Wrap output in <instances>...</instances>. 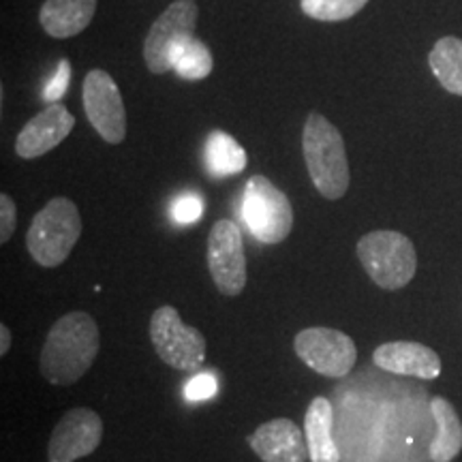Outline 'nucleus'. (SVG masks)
Instances as JSON below:
<instances>
[{
  "instance_id": "nucleus-1",
  "label": "nucleus",
  "mask_w": 462,
  "mask_h": 462,
  "mask_svg": "<svg viewBox=\"0 0 462 462\" xmlns=\"http://www.w3.org/2000/svg\"><path fill=\"white\" fill-rule=\"evenodd\" d=\"M99 326L84 310L62 315L50 328L42 349V377L51 385H73L90 371L99 354Z\"/></svg>"
},
{
  "instance_id": "nucleus-2",
  "label": "nucleus",
  "mask_w": 462,
  "mask_h": 462,
  "mask_svg": "<svg viewBox=\"0 0 462 462\" xmlns=\"http://www.w3.org/2000/svg\"><path fill=\"white\" fill-rule=\"evenodd\" d=\"M304 161L310 180L326 199H340L351 182L349 159L340 131L321 114L306 118L302 133Z\"/></svg>"
},
{
  "instance_id": "nucleus-3",
  "label": "nucleus",
  "mask_w": 462,
  "mask_h": 462,
  "mask_svg": "<svg viewBox=\"0 0 462 462\" xmlns=\"http://www.w3.org/2000/svg\"><path fill=\"white\" fill-rule=\"evenodd\" d=\"M82 236V218L78 206L67 198H54L34 215L26 234L31 257L43 268H58L71 255Z\"/></svg>"
},
{
  "instance_id": "nucleus-4",
  "label": "nucleus",
  "mask_w": 462,
  "mask_h": 462,
  "mask_svg": "<svg viewBox=\"0 0 462 462\" xmlns=\"http://www.w3.org/2000/svg\"><path fill=\"white\" fill-rule=\"evenodd\" d=\"M356 251L366 274L385 291L407 287L418 273V253L413 242L398 231H371L362 236Z\"/></svg>"
},
{
  "instance_id": "nucleus-5",
  "label": "nucleus",
  "mask_w": 462,
  "mask_h": 462,
  "mask_svg": "<svg viewBox=\"0 0 462 462\" xmlns=\"http://www.w3.org/2000/svg\"><path fill=\"white\" fill-rule=\"evenodd\" d=\"M242 215L262 245H279L293 229L291 201L265 176L248 178L242 199Z\"/></svg>"
},
{
  "instance_id": "nucleus-6",
  "label": "nucleus",
  "mask_w": 462,
  "mask_h": 462,
  "mask_svg": "<svg viewBox=\"0 0 462 462\" xmlns=\"http://www.w3.org/2000/svg\"><path fill=\"white\" fill-rule=\"evenodd\" d=\"M150 340L167 366L193 373L206 360V338L198 328L180 319L173 306H161L150 317Z\"/></svg>"
},
{
  "instance_id": "nucleus-7",
  "label": "nucleus",
  "mask_w": 462,
  "mask_h": 462,
  "mask_svg": "<svg viewBox=\"0 0 462 462\" xmlns=\"http://www.w3.org/2000/svg\"><path fill=\"white\" fill-rule=\"evenodd\" d=\"M198 15L199 11L195 0H176L159 15L143 42V60L150 71L159 75L171 71L173 54L180 45L195 37Z\"/></svg>"
},
{
  "instance_id": "nucleus-8",
  "label": "nucleus",
  "mask_w": 462,
  "mask_h": 462,
  "mask_svg": "<svg viewBox=\"0 0 462 462\" xmlns=\"http://www.w3.org/2000/svg\"><path fill=\"white\" fill-rule=\"evenodd\" d=\"M296 356L321 377L340 379L351 373L357 360L354 338L334 328H306L293 338Z\"/></svg>"
},
{
  "instance_id": "nucleus-9",
  "label": "nucleus",
  "mask_w": 462,
  "mask_h": 462,
  "mask_svg": "<svg viewBox=\"0 0 462 462\" xmlns=\"http://www.w3.org/2000/svg\"><path fill=\"white\" fill-rule=\"evenodd\" d=\"M208 270L223 296L236 298L246 287V255L242 231L234 221H217L208 238Z\"/></svg>"
},
{
  "instance_id": "nucleus-10",
  "label": "nucleus",
  "mask_w": 462,
  "mask_h": 462,
  "mask_svg": "<svg viewBox=\"0 0 462 462\" xmlns=\"http://www.w3.org/2000/svg\"><path fill=\"white\" fill-rule=\"evenodd\" d=\"M84 109L88 123L107 143H120L126 137V107L114 78L103 69H92L84 78Z\"/></svg>"
},
{
  "instance_id": "nucleus-11",
  "label": "nucleus",
  "mask_w": 462,
  "mask_h": 462,
  "mask_svg": "<svg viewBox=\"0 0 462 462\" xmlns=\"http://www.w3.org/2000/svg\"><path fill=\"white\" fill-rule=\"evenodd\" d=\"M103 439V420L92 409L78 407L62 415L48 443L50 462H78L95 454Z\"/></svg>"
},
{
  "instance_id": "nucleus-12",
  "label": "nucleus",
  "mask_w": 462,
  "mask_h": 462,
  "mask_svg": "<svg viewBox=\"0 0 462 462\" xmlns=\"http://www.w3.org/2000/svg\"><path fill=\"white\" fill-rule=\"evenodd\" d=\"M75 118L62 103H50L43 112L28 120L15 140V152L22 159H37L60 146L73 131Z\"/></svg>"
},
{
  "instance_id": "nucleus-13",
  "label": "nucleus",
  "mask_w": 462,
  "mask_h": 462,
  "mask_svg": "<svg viewBox=\"0 0 462 462\" xmlns=\"http://www.w3.org/2000/svg\"><path fill=\"white\" fill-rule=\"evenodd\" d=\"M248 446L263 462H306L310 458L306 437L296 421L276 418L248 437Z\"/></svg>"
},
{
  "instance_id": "nucleus-14",
  "label": "nucleus",
  "mask_w": 462,
  "mask_h": 462,
  "mask_svg": "<svg viewBox=\"0 0 462 462\" xmlns=\"http://www.w3.org/2000/svg\"><path fill=\"white\" fill-rule=\"evenodd\" d=\"M374 366L394 374L418 379H437L441 374V357L430 346L413 340H394L373 351Z\"/></svg>"
},
{
  "instance_id": "nucleus-15",
  "label": "nucleus",
  "mask_w": 462,
  "mask_h": 462,
  "mask_svg": "<svg viewBox=\"0 0 462 462\" xmlns=\"http://www.w3.org/2000/svg\"><path fill=\"white\" fill-rule=\"evenodd\" d=\"M97 0H45L39 24L54 39H69L88 28L95 17Z\"/></svg>"
},
{
  "instance_id": "nucleus-16",
  "label": "nucleus",
  "mask_w": 462,
  "mask_h": 462,
  "mask_svg": "<svg viewBox=\"0 0 462 462\" xmlns=\"http://www.w3.org/2000/svg\"><path fill=\"white\" fill-rule=\"evenodd\" d=\"M332 402L326 396L313 398L304 415V437L310 462H338L340 454L332 437Z\"/></svg>"
},
{
  "instance_id": "nucleus-17",
  "label": "nucleus",
  "mask_w": 462,
  "mask_h": 462,
  "mask_svg": "<svg viewBox=\"0 0 462 462\" xmlns=\"http://www.w3.org/2000/svg\"><path fill=\"white\" fill-rule=\"evenodd\" d=\"M430 411L437 421V435L430 443V460L452 462L462 452V421L448 398H432Z\"/></svg>"
},
{
  "instance_id": "nucleus-18",
  "label": "nucleus",
  "mask_w": 462,
  "mask_h": 462,
  "mask_svg": "<svg viewBox=\"0 0 462 462\" xmlns=\"http://www.w3.org/2000/svg\"><path fill=\"white\" fill-rule=\"evenodd\" d=\"M248 157L229 133L212 131L206 140V165L215 178L238 176L245 171Z\"/></svg>"
},
{
  "instance_id": "nucleus-19",
  "label": "nucleus",
  "mask_w": 462,
  "mask_h": 462,
  "mask_svg": "<svg viewBox=\"0 0 462 462\" xmlns=\"http://www.w3.org/2000/svg\"><path fill=\"white\" fill-rule=\"evenodd\" d=\"M429 65L443 88L456 97H462V39H439L429 54Z\"/></svg>"
},
{
  "instance_id": "nucleus-20",
  "label": "nucleus",
  "mask_w": 462,
  "mask_h": 462,
  "mask_svg": "<svg viewBox=\"0 0 462 462\" xmlns=\"http://www.w3.org/2000/svg\"><path fill=\"white\" fill-rule=\"evenodd\" d=\"M212 67H215V60H212L210 50L198 37L180 45L171 58V71H176L178 78L187 79V82L206 79L212 73Z\"/></svg>"
},
{
  "instance_id": "nucleus-21",
  "label": "nucleus",
  "mask_w": 462,
  "mask_h": 462,
  "mask_svg": "<svg viewBox=\"0 0 462 462\" xmlns=\"http://www.w3.org/2000/svg\"><path fill=\"white\" fill-rule=\"evenodd\" d=\"M304 15L317 22H345L366 7L368 0H302Z\"/></svg>"
},
{
  "instance_id": "nucleus-22",
  "label": "nucleus",
  "mask_w": 462,
  "mask_h": 462,
  "mask_svg": "<svg viewBox=\"0 0 462 462\" xmlns=\"http://www.w3.org/2000/svg\"><path fill=\"white\" fill-rule=\"evenodd\" d=\"M69 79H71V62H69L67 58H62V60L58 62L56 75L51 78V82L45 86L43 99L50 101V103L60 101L62 95H65L67 88H69Z\"/></svg>"
},
{
  "instance_id": "nucleus-23",
  "label": "nucleus",
  "mask_w": 462,
  "mask_h": 462,
  "mask_svg": "<svg viewBox=\"0 0 462 462\" xmlns=\"http://www.w3.org/2000/svg\"><path fill=\"white\" fill-rule=\"evenodd\" d=\"M184 394H187L189 401H206V398L215 396L217 394V379L215 374L204 373L198 374L184 385Z\"/></svg>"
},
{
  "instance_id": "nucleus-24",
  "label": "nucleus",
  "mask_w": 462,
  "mask_h": 462,
  "mask_svg": "<svg viewBox=\"0 0 462 462\" xmlns=\"http://www.w3.org/2000/svg\"><path fill=\"white\" fill-rule=\"evenodd\" d=\"M17 227V208L15 201L7 193L0 195V242H9Z\"/></svg>"
},
{
  "instance_id": "nucleus-25",
  "label": "nucleus",
  "mask_w": 462,
  "mask_h": 462,
  "mask_svg": "<svg viewBox=\"0 0 462 462\" xmlns=\"http://www.w3.org/2000/svg\"><path fill=\"white\" fill-rule=\"evenodd\" d=\"M201 217V199L198 195H182L180 199L173 204V218L178 223H193Z\"/></svg>"
},
{
  "instance_id": "nucleus-26",
  "label": "nucleus",
  "mask_w": 462,
  "mask_h": 462,
  "mask_svg": "<svg viewBox=\"0 0 462 462\" xmlns=\"http://www.w3.org/2000/svg\"><path fill=\"white\" fill-rule=\"evenodd\" d=\"M9 346H11L9 326L0 323V356H7L9 354Z\"/></svg>"
}]
</instances>
